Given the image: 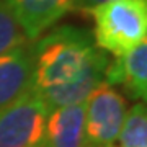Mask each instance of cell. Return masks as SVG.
Masks as SVG:
<instances>
[{"mask_svg":"<svg viewBox=\"0 0 147 147\" xmlns=\"http://www.w3.org/2000/svg\"><path fill=\"white\" fill-rule=\"evenodd\" d=\"M25 42H28V39L21 26L15 20L10 8L5 5V2L0 0V54Z\"/></svg>","mask_w":147,"mask_h":147,"instance_id":"cell-10","label":"cell"},{"mask_svg":"<svg viewBox=\"0 0 147 147\" xmlns=\"http://www.w3.org/2000/svg\"><path fill=\"white\" fill-rule=\"evenodd\" d=\"M113 147H147V110L146 101H137L126 111L118 139Z\"/></svg>","mask_w":147,"mask_h":147,"instance_id":"cell-9","label":"cell"},{"mask_svg":"<svg viewBox=\"0 0 147 147\" xmlns=\"http://www.w3.org/2000/svg\"><path fill=\"white\" fill-rule=\"evenodd\" d=\"M34 41L31 90L49 110L84 103L105 82L110 61L87 30L64 25Z\"/></svg>","mask_w":147,"mask_h":147,"instance_id":"cell-1","label":"cell"},{"mask_svg":"<svg viewBox=\"0 0 147 147\" xmlns=\"http://www.w3.org/2000/svg\"><path fill=\"white\" fill-rule=\"evenodd\" d=\"M28 41H34L69 10V0H3Z\"/></svg>","mask_w":147,"mask_h":147,"instance_id":"cell-8","label":"cell"},{"mask_svg":"<svg viewBox=\"0 0 147 147\" xmlns=\"http://www.w3.org/2000/svg\"><path fill=\"white\" fill-rule=\"evenodd\" d=\"M49 108L31 88L0 110V147H42Z\"/></svg>","mask_w":147,"mask_h":147,"instance_id":"cell-3","label":"cell"},{"mask_svg":"<svg viewBox=\"0 0 147 147\" xmlns=\"http://www.w3.org/2000/svg\"><path fill=\"white\" fill-rule=\"evenodd\" d=\"M84 126L85 101L49 110L42 147H87Z\"/></svg>","mask_w":147,"mask_h":147,"instance_id":"cell-7","label":"cell"},{"mask_svg":"<svg viewBox=\"0 0 147 147\" xmlns=\"http://www.w3.org/2000/svg\"><path fill=\"white\" fill-rule=\"evenodd\" d=\"M105 84L121 85L131 98L146 100L147 93V42H142L126 54L116 56L108 62L105 70Z\"/></svg>","mask_w":147,"mask_h":147,"instance_id":"cell-6","label":"cell"},{"mask_svg":"<svg viewBox=\"0 0 147 147\" xmlns=\"http://www.w3.org/2000/svg\"><path fill=\"white\" fill-rule=\"evenodd\" d=\"M126 111V98L103 82L85 100L84 129L87 147H113Z\"/></svg>","mask_w":147,"mask_h":147,"instance_id":"cell-4","label":"cell"},{"mask_svg":"<svg viewBox=\"0 0 147 147\" xmlns=\"http://www.w3.org/2000/svg\"><path fill=\"white\" fill-rule=\"evenodd\" d=\"M110 0H69V10L74 11H82V13H92L96 7L103 5Z\"/></svg>","mask_w":147,"mask_h":147,"instance_id":"cell-11","label":"cell"},{"mask_svg":"<svg viewBox=\"0 0 147 147\" xmlns=\"http://www.w3.org/2000/svg\"><path fill=\"white\" fill-rule=\"evenodd\" d=\"M33 44H20L0 54V110L31 88Z\"/></svg>","mask_w":147,"mask_h":147,"instance_id":"cell-5","label":"cell"},{"mask_svg":"<svg viewBox=\"0 0 147 147\" xmlns=\"http://www.w3.org/2000/svg\"><path fill=\"white\" fill-rule=\"evenodd\" d=\"M95 44L121 56L147 39V0H110L92 10Z\"/></svg>","mask_w":147,"mask_h":147,"instance_id":"cell-2","label":"cell"}]
</instances>
